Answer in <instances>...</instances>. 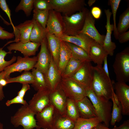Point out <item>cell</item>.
<instances>
[{
	"instance_id": "19",
	"label": "cell",
	"mask_w": 129,
	"mask_h": 129,
	"mask_svg": "<svg viewBox=\"0 0 129 129\" xmlns=\"http://www.w3.org/2000/svg\"><path fill=\"white\" fill-rule=\"evenodd\" d=\"M54 109L50 104L36 115L37 124L39 129H50L53 119Z\"/></svg>"
},
{
	"instance_id": "16",
	"label": "cell",
	"mask_w": 129,
	"mask_h": 129,
	"mask_svg": "<svg viewBox=\"0 0 129 129\" xmlns=\"http://www.w3.org/2000/svg\"><path fill=\"white\" fill-rule=\"evenodd\" d=\"M115 94L122 108V114L129 115V86L126 83L118 82L114 83Z\"/></svg>"
},
{
	"instance_id": "21",
	"label": "cell",
	"mask_w": 129,
	"mask_h": 129,
	"mask_svg": "<svg viewBox=\"0 0 129 129\" xmlns=\"http://www.w3.org/2000/svg\"><path fill=\"white\" fill-rule=\"evenodd\" d=\"M59 38L61 40L73 43L82 48L89 54L91 45L94 40L86 35L81 33L73 36L63 35Z\"/></svg>"
},
{
	"instance_id": "49",
	"label": "cell",
	"mask_w": 129,
	"mask_h": 129,
	"mask_svg": "<svg viewBox=\"0 0 129 129\" xmlns=\"http://www.w3.org/2000/svg\"><path fill=\"white\" fill-rule=\"evenodd\" d=\"M118 129H129V120L128 119L124 121L118 127Z\"/></svg>"
},
{
	"instance_id": "37",
	"label": "cell",
	"mask_w": 129,
	"mask_h": 129,
	"mask_svg": "<svg viewBox=\"0 0 129 129\" xmlns=\"http://www.w3.org/2000/svg\"><path fill=\"white\" fill-rule=\"evenodd\" d=\"M111 99L113 102V108L110 122L112 125H114L116 122H119L122 118V108L121 106H118L115 104L113 96Z\"/></svg>"
},
{
	"instance_id": "1",
	"label": "cell",
	"mask_w": 129,
	"mask_h": 129,
	"mask_svg": "<svg viewBox=\"0 0 129 129\" xmlns=\"http://www.w3.org/2000/svg\"><path fill=\"white\" fill-rule=\"evenodd\" d=\"M92 74L91 88L97 97L104 101L111 99L115 92L114 82L108 77L102 65L93 66Z\"/></svg>"
},
{
	"instance_id": "54",
	"label": "cell",
	"mask_w": 129,
	"mask_h": 129,
	"mask_svg": "<svg viewBox=\"0 0 129 129\" xmlns=\"http://www.w3.org/2000/svg\"><path fill=\"white\" fill-rule=\"evenodd\" d=\"M0 18L2 19L4 24L7 26H9L10 25V23L6 21L1 15L0 14Z\"/></svg>"
},
{
	"instance_id": "52",
	"label": "cell",
	"mask_w": 129,
	"mask_h": 129,
	"mask_svg": "<svg viewBox=\"0 0 129 129\" xmlns=\"http://www.w3.org/2000/svg\"><path fill=\"white\" fill-rule=\"evenodd\" d=\"M8 84L7 80L4 79H2L0 81V84L3 87L6 86Z\"/></svg>"
},
{
	"instance_id": "8",
	"label": "cell",
	"mask_w": 129,
	"mask_h": 129,
	"mask_svg": "<svg viewBox=\"0 0 129 129\" xmlns=\"http://www.w3.org/2000/svg\"><path fill=\"white\" fill-rule=\"evenodd\" d=\"M38 59V57H24L18 56L16 63L6 67L4 69L5 78L7 80L10 78V74L16 72H21L23 71H29L34 68Z\"/></svg>"
},
{
	"instance_id": "23",
	"label": "cell",
	"mask_w": 129,
	"mask_h": 129,
	"mask_svg": "<svg viewBox=\"0 0 129 129\" xmlns=\"http://www.w3.org/2000/svg\"><path fill=\"white\" fill-rule=\"evenodd\" d=\"M89 55L91 61L97 65H102L104 58L108 55L103 46L94 40L90 45Z\"/></svg>"
},
{
	"instance_id": "51",
	"label": "cell",
	"mask_w": 129,
	"mask_h": 129,
	"mask_svg": "<svg viewBox=\"0 0 129 129\" xmlns=\"http://www.w3.org/2000/svg\"><path fill=\"white\" fill-rule=\"evenodd\" d=\"M113 98L114 101L116 105L118 106H121V105L119 100L118 97L115 94V92H114L113 94Z\"/></svg>"
},
{
	"instance_id": "6",
	"label": "cell",
	"mask_w": 129,
	"mask_h": 129,
	"mask_svg": "<svg viewBox=\"0 0 129 129\" xmlns=\"http://www.w3.org/2000/svg\"><path fill=\"white\" fill-rule=\"evenodd\" d=\"M53 10L62 15L70 16L82 11L86 4L85 0H48Z\"/></svg>"
},
{
	"instance_id": "24",
	"label": "cell",
	"mask_w": 129,
	"mask_h": 129,
	"mask_svg": "<svg viewBox=\"0 0 129 129\" xmlns=\"http://www.w3.org/2000/svg\"><path fill=\"white\" fill-rule=\"evenodd\" d=\"M46 33L48 48L58 67L60 48V40L53 34L47 32Z\"/></svg>"
},
{
	"instance_id": "35",
	"label": "cell",
	"mask_w": 129,
	"mask_h": 129,
	"mask_svg": "<svg viewBox=\"0 0 129 129\" xmlns=\"http://www.w3.org/2000/svg\"><path fill=\"white\" fill-rule=\"evenodd\" d=\"M49 11L34 8L33 10L32 19L37 21L46 29V25L48 19Z\"/></svg>"
},
{
	"instance_id": "55",
	"label": "cell",
	"mask_w": 129,
	"mask_h": 129,
	"mask_svg": "<svg viewBox=\"0 0 129 129\" xmlns=\"http://www.w3.org/2000/svg\"><path fill=\"white\" fill-rule=\"evenodd\" d=\"M0 129H4L3 124L0 122Z\"/></svg>"
},
{
	"instance_id": "41",
	"label": "cell",
	"mask_w": 129,
	"mask_h": 129,
	"mask_svg": "<svg viewBox=\"0 0 129 129\" xmlns=\"http://www.w3.org/2000/svg\"><path fill=\"white\" fill-rule=\"evenodd\" d=\"M0 8L6 14L9 20L10 25L12 26L14 30V33L15 31V26L14 25L11 18V11L5 0H0Z\"/></svg>"
},
{
	"instance_id": "4",
	"label": "cell",
	"mask_w": 129,
	"mask_h": 129,
	"mask_svg": "<svg viewBox=\"0 0 129 129\" xmlns=\"http://www.w3.org/2000/svg\"><path fill=\"white\" fill-rule=\"evenodd\" d=\"M28 106L22 105L18 108L15 114L11 117V122L15 128L21 125L23 127L22 129L34 128L39 129L34 117L35 114L29 109Z\"/></svg>"
},
{
	"instance_id": "13",
	"label": "cell",
	"mask_w": 129,
	"mask_h": 129,
	"mask_svg": "<svg viewBox=\"0 0 129 129\" xmlns=\"http://www.w3.org/2000/svg\"><path fill=\"white\" fill-rule=\"evenodd\" d=\"M41 44L40 50L37 55L38 60L34 68L44 75L49 67L52 56L48 48L46 36Z\"/></svg>"
},
{
	"instance_id": "38",
	"label": "cell",
	"mask_w": 129,
	"mask_h": 129,
	"mask_svg": "<svg viewBox=\"0 0 129 129\" xmlns=\"http://www.w3.org/2000/svg\"><path fill=\"white\" fill-rule=\"evenodd\" d=\"M4 47L0 48V73L4 70L7 66L13 64L16 60L17 57L14 56L11 59L8 61L5 60V56L8 54H11V51L6 52L3 50Z\"/></svg>"
},
{
	"instance_id": "25",
	"label": "cell",
	"mask_w": 129,
	"mask_h": 129,
	"mask_svg": "<svg viewBox=\"0 0 129 129\" xmlns=\"http://www.w3.org/2000/svg\"><path fill=\"white\" fill-rule=\"evenodd\" d=\"M71 57V50L66 42L60 40V48L58 68L62 75Z\"/></svg>"
},
{
	"instance_id": "39",
	"label": "cell",
	"mask_w": 129,
	"mask_h": 129,
	"mask_svg": "<svg viewBox=\"0 0 129 129\" xmlns=\"http://www.w3.org/2000/svg\"><path fill=\"white\" fill-rule=\"evenodd\" d=\"M121 0H110L109 3L112 10V14L113 16V25L114 26L113 35L116 40H118V35L117 32L116 23V16L117 11Z\"/></svg>"
},
{
	"instance_id": "2",
	"label": "cell",
	"mask_w": 129,
	"mask_h": 129,
	"mask_svg": "<svg viewBox=\"0 0 129 129\" xmlns=\"http://www.w3.org/2000/svg\"><path fill=\"white\" fill-rule=\"evenodd\" d=\"M86 96L88 97L97 112L98 117L108 127L111 117L112 103L109 101H104L100 100L91 88L85 89Z\"/></svg>"
},
{
	"instance_id": "14",
	"label": "cell",
	"mask_w": 129,
	"mask_h": 129,
	"mask_svg": "<svg viewBox=\"0 0 129 129\" xmlns=\"http://www.w3.org/2000/svg\"><path fill=\"white\" fill-rule=\"evenodd\" d=\"M33 25V20L32 19L27 20L23 23L15 26V31L14 33L15 39L8 42L4 46L13 42H20L26 43L30 41V38Z\"/></svg>"
},
{
	"instance_id": "33",
	"label": "cell",
	"mask_w": 129,
	"mask_h": 129,
	"mask_svg": "<svg viewBox=\"0 0 129 129\" xmlns=\"http://www.w3.org/2000/svg\"><path fill=\"white\" fill-rule=\"evenodd\" d=\"M129 28V7L120 15L117 29L119 35L126 32Z\"/></svg>"
},
{
	"instance_id": "3",
	"label": "cell",
	"mask_w": 129,
	"mask_h": 129,
	"mask_svg": "<svg viewBox=\"0 0 129 129\" xmlns=\"http://www.w3.org/2000/svg\"><path fill=\"white\" fill-rule=\"evenodd\" d=\"M117 81L126 83L129 81V47L116 54L113 65Z\"/></svg>"
},
{
	"instance_id": "11",
	"label": "cell",
	"mask_w": 129,
	"mask_h": 129,
	"mask_svg": "<svg viewBox=\"0 0 129 129\" xmlns=\"http://www.w3.org/2000/svg\"><path fill=\"white\" fill-rule=\"evenodd\" d=\"M49 90L37 91L29 101L28 107L35 115L50 104Z\"/></svg>"
},
{
	"instance_id": "48",
	"label": "cell",
	"mask_w": 129,
	"mask_h": 129,
	"mask_svg": "<svg viewBox=\"0 0 129 129\" xmlns=\"http://www.w3.org/2000/svg\"><path fill=\"white\" fill-rule=\"evenodd\" d=\"M107 57L108 56H106L104 59L103 61L104 65L103 67H102V68L108 77L110 78L108 67Z\"/></svg>"
},
{
	"instance_id": "18",
	"label": "cell",
	"mask_w": 129,
	"mask_h": 129,
	"mask_svg": "<svg viewBox=\"0 0 129 129\" xmlns=\"http://www.w3.org/2000/svg\"><path fill=\"white\" fill-rule=\"evenodd\" d=\"M104 11L107 19L106 24L105 26L106 29V33L103 46L108 55L112 56L116 46L115 43L112 42L111 39L112 32L114 30L113 24L110 23V19L112 14L109 9L104 10Z\"/></svg>"
},
{
	"instance_id": "50",
	"label": "cell",
	"mask_w": 129,
	"mask_h": 129,
	"mask_svg": "<svg viewBox=\"0 0 129 129\" xmlns=\"http://www.w3.org/2000/svg\"><path fill=\"white\" fill-rule=\"evenodd\" d=\"M118 127L115 125L113 128L110 129L105 125L102 124L100 123L93 128L92 129H118Z\"/></svg>"
},
{
	"instance_id": "10",
	"label": "cell",
	"mask_w": 129,
	"mask_h": 129,
	"mask_svg": "<svg viewBox=\"0 0 129 129\" xmlns=\"http://www.w3.org/2000/svg\"><path fill=\"white\" fill-rule=\"evenodd\" d=\"M64 28L61 14L53 10L49 11L46 25V32L60 38L63 35Z\"/></svg>"
},
{
	"instance_id": "43",
	"label": "cell",
	"mask_w": 129,
	"mask_h": 129,
	"mask_svg": "<svg viewBox=\"0 0 129 129\" xmlns=\"http://www.w3.org/2000/svg\"><path fill=\"white\" fill-rule=\"evenodd\" d=\"M15 37L14 33H11L4 30V29L0 26V39L8 40Z\"/></svg>"
},
{
	"instance_id": "27",
	"label": "cell",
	"mask_w": 129,
	"mask_h": 129,
	"mask_svg": "<svg viewBox=\"0 0 129 129\" xmlns=\"http://www.w3.org/2000/svg\"><path fill=\"white\" fill-rule=\"evenodd\" d=\"M33 20V25L30 38V41L41 43L46 36V32L41 24L36 20Z\"/></svg>"
},
{
	"instance_id": "44",
	"label": "cell",
	"mask_w": 129,
	"mask_h": 129,
	"mask_svg": "<svg viewBox=\"0 0 129 129\" xmlns=\"http://www.w3.org/2000/svg\"><path fill=\"white\" fill-rule=\"evenodd\" d=\"M90 12L93 18L96 19H99L102 14V10L99 7L95 6L91 9Z\"/></svg>"
},
{
	"instance_id": "40",
	"label": "cell",
	"mask_w": 129,
	"mask_h": 129,
	"mask_svg": "<svg viewBox=\"0 0 129 129\" xmlns=\"http://www.w3.org/2000/svg\"><path fill=\"white\" fill-rule=\"evenodd\" d=\"M34 8L42 10H53L48 0H34Z\"/></svg>"
},
{
	"instance_id": "56",
	"label": "cell",
	"mask_w": 129,
	"mask_h": 129,
	"mask_svg": "<svg viewBox=\"0 0 129 129\" xmlns=\"http://www.w3.org/2000/svg\"></svg>"
},
{
	"instance_id": "42",
	"label": "cell",
	"mask_w": 129,
	"mask_h": 129,
	"mask_svg": "<svg viewBox=\"0 0 129 129\" xmlns=\"http://www.w3.org/2000/svg\"><path fill=\"white\" fill-rule=\"evenodd\" d=\"M19 103L23 105H28L26 101L18 95H17L13 98L8 100L6 102L5 105L7 106H9L13 104Z\"/></svg>"
},
{
	"instance_id": "9",
	"label": "cell",
	"mask_w": 129,
	"mask_h": 129,
	"mask_svg": "<svg viewBox=\"0 0 129 129\" xmlns=\"http://www.w3.org/2000/svg\"><path fill=\"white\" fill-rule=\"evenodd\" d=\"M91 62H84L69 79L76 82L85 90L91 88L92 80V67Z\"/></svg>"
},
{
	"instance_id": "45",
	"label": "cell",
	"mask_w": 129,
	"mask_h": 129,
	"mask_svg": "<svg viewBox=\"0 0 129 129\" xmlns=\"http://www.w3.org/2000/svg\"><path fill=\"white\" fill-rule=\"evenodd\" d=\"M120 43L127 42L129 40V31L119 35L118 40Z\"/></svg>"
},
{
	"instance_id": "17",
	"label": "cell",
	"mask_w": 129,
	"mask_h": 129,
	"mask_svg": "<svg viewBox=\"0 0 129 129\" xmlns=\"http://www.w3.org/2000/svg\"><path fill=\"white\" fill-rule=\"evenodd\" d=\"M44 75L48 89L50 91H54L59 85L62 78L52 56L49 67Z\"/></svg>"
},
{
	"instance_id": "32",
	"label": "cell",
	"mask_w": 129,
	"mask_h": 129,
	"mask_svg": "<svg viewBox=\"0 0 129 129\" xmlns=\"http://www.w3.org/2000/svg\"><path fill=\"white\" fill-rule=\"evenodd\" d=\"M65 116L75 123L80 117L76 102L68 98L66 103Z\"/></svg>"
},
{
	"instance_id": "15",
	"label": "cell",
	"mask_w": 129,
	"mask_h": 129,
	"mask_svg": "<svg viewBox=\"0 0 129 129\" xmlns=\"http://www.w3.org/2000/svg\"><path fill=\"white\" fill-rule=\"evenodd\" d=\"M49 98L50 103L54 110L61 115L66 116L67 98L59 85L54 90L50 91Z\"/></svg>"
},
{
	"instance_id": "47",
	"label": "cell",
	"mask_w": 129,
	"mask_h": 129,
	"mask_svg": "<svg viewBox=\"0 0 129 129\" xmlns=\"http://www.w3.org/2000/svg\"><path fill=\"white\" fill-rule=\"evenodd\" d=\"M5 71L3 70L0 73V81L2 79H5ZM3 87L0 84V101H2L5 97Z\"/></svg>"
},
{
	"instance_id": "20",
	"label": "cell",
	"mask_w": 129,
	"mask_h": 129,
	"mask_svg": "<svg viewBox=\"0 0 129 129\" xmlns=\"http://www.w3.org/2000/svg\"><path fill=\"white\" fill-rule=\"evenodd\" d=\"M41 44L31 41L26 43L19 42L10 44L7 48L9 51H18L21 52L24 57H29L35 55Z\"/></svg>"
},
{
	"instance_id": "7",
	"label": "cell",
	"mask_w": 129,
	"mask_h": 129,
	"mask_svg": "<svg viewBox=\"0 0 129 129\" xmlns=\"http://www.w3.org/2000/svg\"><path fill=\"white\" fill-rule=\"evenodd\" d=\"M59 86L67 98L76 102L86 97L85 89L70 79L62 78Z\"/></svg>"
},
{
	"instance_id": "12",
	"label": "cell",
	"mask_w": 129,
	"mask_h": 129,
	"mask_svg": "<svg viewBox=\"0 0 129 129\" xmlns=\"http://www.w3.org/2000/svg\"><path fill=\"white\" fill-rule=\"evenodd\" d=\"M95 21L87 9L83 27L79 33H84L103 46L105 35H101L95 27Z\"/></svg>"
},
{
	"instance_id": "29",
	"label": "cell",
	"mask_w": 129,
	"mask_h": 129,
	"mask_svg": "<svg viewBox=\"0 0 129 129\" xmlns=\"http://www.w3.org/2000/svg\"><path fill=\"white\" fill-rule=\"evenodd\" d=\"M84 62L71 57L61 75L62 78L69 79L70 78Z\"/></svg>"
},
{
	"instance_id": "28",
	"label": "cell",
	"mask_w": 129,
	"mask_h": 129,
	"mask_svg": "<svg viewBox=\"0 0 129 129\" xmlns=\"http://www.w3.org/2000/svg\"><path fill=\"white\" fill-rule=\"evenodd\" d=\"M31 73L34 80L32 86L35 90L38 91L49 90L43 74L35 68L32 70Z\"/></svg>"
},
{
	"instance_id": "31",
	"label": "cell",
	"mask_w": 129,
	"mask_h": 129,
	"mask_svg": "<svg viewBox=\"0 0 129 129\" xmlns=\"http://www.w3.org/2000/svg\"><path fill=\"white\" fill-rule=\"evenodd\" d=\"M66 42L71 50V57L82 62L91 61L89 54L83 48L73 43Z\"/></svg>"
},
{
	"instance_id": "30",
	"label": "cell",
	"mask_w": 129,
	"mask_h": 129,
	"mask_svg": "<svg viewBox=\"0 0 129 129\" xmlns=\"http://www.w3.org/2000/svg\"><path fill=\"white\" fill-rule=\"evenodd\" d=\"M101 122L98 117L89 119L80 117L75 123L73 129H92Z\"/></svg>"
},
{
	"instance_id": "26",
	"label": "cell",
	"mask_w": 129,
	"mask_h": 129,
	"mask_svg": "<svg viewBox=\"0 0 129 129\" xmlns=\"http://www.w3.org/2000/svg\"><path fill=\"white\" fill-rule=\"evenodd\" d=\"M75 124L74 122L66 116L61 115L54 110L50 129H73Z\"/></svg>"
},
{
	"instance_id": "53",
	"label": "cell",
	"mask_w": 129,
	"mask_h": 129,
	"mask_svg": "<svg viewBox=\"0 0 129 129\" xmlns=\"http://www.w3.org/2000/svg\"><path fill=\"white\" fill-rule=\"evenodd\" d=\"M96 0H88L87 4L90 7L96 1Z\"/></svg>"
},
{
	"instance_id": "22",
	"label": "cell",
	"mask_w": 129,
	"mask_h": 129,
	"mask_svg": "<svg viewBox=\"0 0 129 129\" xmlns=\"http://www.w3.org/2000/svg\"><path fill=\"white\" fill-rule=\"evenodd\" d=\"M76 103L80 118L89 119L98 117L96 110L87 97Z\"/></svg>"
},
{
	"instance_id": "36",
	"label": "cell",
	"mask_w": 129,
	"mask_h": 129,
	"mask_svg": "<svg viewBox=\"0 0 129 129\" xmlns=\"http://www.w3.org/2000/svg\"><path fill=\"white\" fill-rule=\"evenodd\" d=\"M34 0H21L15 9L16 12L22 10L27 17L30 16L32 11L34 9Z\"/></svg>"
},
{
	"instance_id": "5",
	"label": "cell",
	"mask_w": 129,
	"mask_h": 129,
	"mask_svg": "<svg viewBox=\"0 0 129 129\" xmlns=\"http://www.w3.org/2000/svg\"><path fill=\"white\" fill-rule=\"evenodd\" d=\"M87 8L68 16L62 15L64 28L63 35L73 36L79 34L85 22Z\"/></svg>"
},
{
	"instance_id": "46",
	"label": "cell",
	"mask_w": 129,
	"mask_h": 129,
	"mask_svg": "<svg viewBox=\"0 0 129 129\" xmlns=\"http://www.w3.org/2000/svg\"><path fill=\"white\" fill-rule=\"evenodd\" d=\"M30 86L29 84H22V86L21 90L17 93V95L22 98L24 99L25 94L26 91L30 89Z\"/></svg>"
},
{
	"instance_id": "34",
	"label": "cell",
	"mask_w": 129,
	"mask_h": 129,
	"mask_svg": "<svg viewBox=\"0 0 129 129\" xmlns=\"http://www.w3.org/2000/svg\"><path fill=\"white\" fill-rule=\"evenodd\" d=\"M7 80L8 84L18 82L23 84H32L34 80L31 72L29 71H24L21 75L16 77L9 78Z\"/></svg>"
}]
</instances>
